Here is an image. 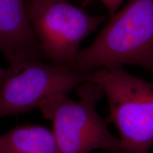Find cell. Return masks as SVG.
<instances>
[{"label":"cell","mask_w":153,"mask_h":153,"mask_svg":"<svg viewBox=\"0 0 153 153\" xmlns=\"http://www.w3.org/2000/svg\"><path fill=\"white\" fill-rule=\"evenodd\" d=\"M124 65L153 73V0H129L70 65L91 73Z\"/></svg>","instance_id":"6da1fadb"},{"label":"cell","mask_w":153,"mask_h":153,"mask_svg":"<svg viewBox=\"0 0 153 153\" xmlns=\"http://www.w3.org/2000/svg\"><path fill=\"white\" fill-rule=\"evenodd\" d=\"M79 100L56 94L41 103L38 108L53 124L57 153H88L101 149L123 152L119 138L113 135L106 120L95 106L104 95L98 83L89 80L76 88Z\"/></svg>","instance_id":"7a4b0ae2"},{"label":"cell","mask_w":153,"mask_h":153,"mask_svg":"<svg viewBox=\"0 0 153 153\" xmlns=\"http://www.w3.org/2000/svg\"><path fill=\"white\" fill-rule=\"evenodd\" d=\"M90 80L108 99L110 120L120 133L123 153H149L153 145V83L123 66L96 70Z\"/></svg>","instance_id":"3957f363"},{"label":"cell","mask_w":153,"mask_h":153,"mask_svg":"<svg viewBox=\"0 0 153 153\" xmlns=\"http://www.w3.org/2000/svg\"><path fill=\"white\" fill-rule=\"evenodd\" d=\"M26 10L43 57L56 65H72L83 40L105 19L68 0H26Z\"/></svg>","instance_id":"277c9868"},{"label":"cell","mask_w":153,"mask_h":153,"mask_svg":"<svg viewBox=\"0 0 153 153\" xmlns=\"http://www.w3.org/2000/svg\"><path fill=\"white\" fill-rule=\"evenodd\" d=\"M91 73L70 65L45 62L42 59L9 66L0 84V118L30 111L52 96L68 95L89 81Z\"/></svg>","instance_id":"5b68a950"},{"label":"cell","mask_w":153,"mask_h":153,"mask_svg":"<svg viewBox=\"0 0 153 153\" xmlns=\"http://www.w3.org/2000/svg\"><path fill=\"white\" fill-rule=\"evenodd\" d=\"M0 51L11 67L43 58L28 17L26 0H0Z\"/></svg>","instance_id":"8992f818"},{"label":"cell","mask_w":153,"mask_h":153,"mask_svg":"<svg viewBox=\"0 0 153 153\" xmlns=\"http://www.w3.org/2000/svg\"><path fill=\"white\" fill-rule=\"evenodd\" d=\"M5 153H57L52 130L37 125L19 126L0 135Z\"/></svg>","instance_id":"52a82bcc"},{"label":"cell","mask_w":153,"mask_h":153,"mask_svg":"<svg viewBox=\"0 0 153 153\" xmlns=\"http://www.w3.org/2000/svg\"><path fill=\"white\" fill-rule=\"evenodd\" d=\"M100 1L106 7L109 16H111L118 11V8L123 2L124 0H100Z\"/></svg>","instance_id":"ba28073f"},{"label":"cell","mask_w":153,"mask_h":153,"mask_svg":"<svg viewBox=\"0 0 153 153\" xmlns=\"http://www.w3.org/2000/svg\"><path fill=\"white\" fill-rule=\"evenodd\" d=\"M7 73V68H3V67L0 66V84L3 81L4 78Z\"/></svg>","instance_id":"9c48e42d"},{"label":"cell","mask_w":153,"mask_h":153,"mask_svg":"<svg viewBox=\"0 0 153 153\" xmlns=\"http://www.w3.org/2000/svg\"><path fill=\"white\" fill-rule=\"evenodd\" d=\"M68 1H78V2H79V1H85V0H68Z\"/></svg>","instance_id":"30bf717a"},{"label":"cell","mask_w":153,"mask_h":153,"mask_svg":"<svg viewBox=\"0 0 153 153\" xmlns=\"http://www.w3.org/2000/svg\"><path fill=\"white\" fill-rule=\"evenodd\" d=\"M0 153H5L4 152V150H2V148H1V145H0Z\"/></svg>","instance_id":"8fae6325"},{"label":"cell","mask_w":153,"mask_h":153,"mask_svg":"<svg viewBox=\"0 0 153 153\" xmlns=\"http://www.w3.org/2000/svg\"><path fill=\"white\" fill-rule=\"evenodd\" d=\"M110 153V152H109ZM114 153H123V152H114Z\"/></svg>","instance_id":"7c38bea8"}]
</instances>
